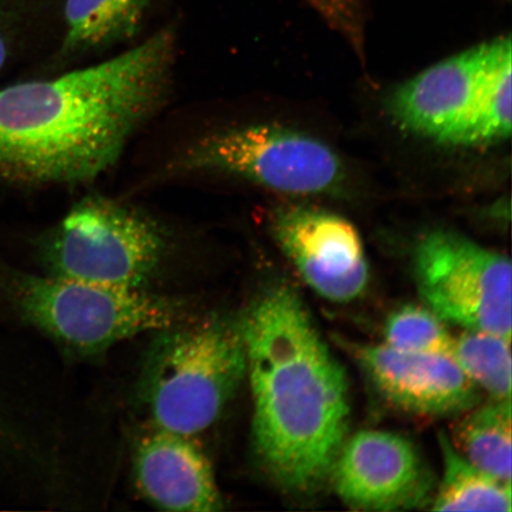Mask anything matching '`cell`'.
Returning a JSON list of instances; mask_svg holds the SVG:
<instances>
[{
  "label": "cell",
  "mask_w": 512,
  "mask_h": 512,
  "mask_svg": "<svg viewBox=\"0 0 512 512\" xmlns=\"http://www.w3.org/2000/svg\"><path fill=\"white\" fill-rule=\"evenodd\" d=\"M313 9L361 50L363 41L364 0H307Z\"/></svg>",
  "instance_id": "cell-19"
},
{
  "label": "cell",
  "mask_w": 512,
  "mask_h": 512,
  "mask_svg": "<svg viewBox=\"0 0 512 512\" xmlns=\"http://www.w3.org/2000/svg\"><path fill=\"white\" fill-rule=\"evenodd\" d=\"M174 28L59 78L0 89V181L78 184L118 162L168 91Z\"/></svg>",
  "instance_id": "cell-1"
},
{
  "label": "cell",
  "mask_w": 512,
  "mask_h": 512,
  "mask_svg": "<svg viewBox=\"0 0 512 512\" xmlns=\"http://www.w3.org/2000/svg\"><path fill=\"white\" fill-rule=\"evenodd\" d=\"M329 479L352 509L413 510L433 498L430 467L411 440L392 432L361 431L345 439Z\"/></svg>",
  "instance_id": "cell-8"
},
{
  "label": "cell",
  "mask_w": 512,
  "mask_h": 512,
  "mask_svg": "<svg viewBox=\"0 0 512 512\" xmlns=\"http://www.w3.org/2000/svg\"><path fill=\"white\" fill-rule=\"evenodd\" d=\"M162 227L138 210L92 195L70 209L43 246L51 277L144 290L166 252Z\"/></svg>",
  "instance_id": "cell-5"
},
{
  "label": "cell",
  "mask_w": 512,
  "mask_h": 512,
  "mask_svg": "<svg viewBox=\"0 0 512 512\" xmlns=\"http://www.w3.org/2000/svg\"><path fill=\"white\" fill-rule=\"evenodd\" d=\"M512 48L509 36L491 40L482 88L462 145L501 142L511 133Z\"/></svg>",
  "instance_id": "cell-16"
},
{
  "label": "cell",
  "mask_w": 512,
  "mask_h": 512,
  "mask_svg": "<svg viewBox=\"0 0 512 512\" xmlns=\"http://www.w3.org/2000/svg\"><path fill=\"white\" fill-rule=\"evenodd\" d=\"M491 41L424 70L390 95V114L407 130L462 145L477 105Z\"/></svg>",
  "instance_id": "cell-10"
},
{
  "label": "cell",
  "mask_w": 512,
  "mask_h": 512,
  "mask_svg": "<svg viewBox=\"0 0 512 512\" xmlns=\"http://www.w3.org/2000/svg\"><path fill=\"white\" fill-rule=\"evenodd\" d=\"M133 467L137 488L153 507L182 512L224 509L213 465L195 437L153 426L138 440Z\"/></svg>",
  "instance_id": "cell-12"
},
{
  "label": "cell",
  "mask_w": 512,
  "mask_h": 512,
  "mask_svg": "<svg viewBox=\"0 0 512 512\" xmlns=\"http://www.w3.org/2000/svg\"><path fill=\"white\" fill-rule=\"evenodd\" d=\"M239 322L256 456L281 488L316 490L329 479L347 439V375L291 287L268 288Z\"/></svg>",
  "instance_id": "cell-2"
},
{
  "label": "cell",
  "mask_w": 512,
  "mask_h": 512,
  "mask_svg": "<svg viewBox=\"0 0 512 512\" xmlns=\"http://www.w3.org/2000/svg\"><path fill=\"white\" fill-rule=\"evenodd\" d=\"M22 317L80 356L102 354L144 332L181 323V305L145 290L22 275L14 283Z\"/></svg>",
  "instance_id": "cell-4"
},
{
  "label": "cell",
  "mask_w": 512,
  "mask_h": 512,
  "mask_svg": "<svg viewBox=\"0 0 512 512\" xmlns=\"http://www.w3.org/2000/svg\"><path fill=\"white\" fill-rule=\"evenodd\" d=\"M163 0H62L59 57L74 59L130 41Z\"/></svg>",
  "instance_id": "cell-13"
},
{
  "label": "cell",
  "mask_w": 512,
  "mask_h": 512,
  "mask_svg": "<svg viewBox=\"0 0 512 512\" xmlns=\"http://www.w3.org/2000/svg\"><path fill=\"white\" fill-rule=\"evenodd\" d=\"M386 344L394 349L451 356L454 337L427 306L403 305L384 325Z\"/></svg>",
  "instance_id": "cell-18"
},
{
  "label": "cell",
  "mask_w": 512,
  "mask_h": 512,
  "mask_svg": "<svg viewBox=\"0 0 512 512\" xmlns=\"http://www.w3.org/2000/svg\"><path fill=\"white\" fill-rule=\"evenodd\" d=\"M416 286L445 323L511 339L512 270L507 255L451 230H433L414 252Z\"/></svg>",
  "instance_id": "cell-7"
},
{
  "label": "cell",
  "mask_w": 512,
  "mask_h": 512,
  "mask_svg": "<svg viewBox=\"0 0 512 512\" xmlns=\"http://www.w3.org/2000/svg\"><path fill=\"white\" fill-rule=\"evenodd\" d=\"M444 473L431 501L435 511H511V485L486 475L460 454L444 433L439 435Z\"/></svg>",
  "instance_id": "cell-15"
},
{
  "label": "cell",
  "mask_w": 512,
  "mask_h": 512,
  "mask_svg": "<svg viewBox=\"0 0 512 512\" xmlns=\"http://www.w3.org/2000/svg\"><path fill=\"white\" fill-rule=\"evenodd\" d=\"M358 361L383 399L407 413L460 415L480 402V390L451 356L394 349L357 350Z\"/></svg>",
  "instance_id": "cell-11"
},
{
  "label": "cell",
  "mask_w": 512,
  "mask_h": 512,
  "mask_svg": "<svg viewBox=\"0 0 512 512\" xmlns=\"http://www.w3.org/2000/svg\"><path fill=\"white\" fill-rule=\"evenodd\" d=\"M271 230L305 283L325 299L348 303L369 281V264L357 229L343 217L307 207L274 210Z\"/></svg>",
  "instance_id": "cell-9"
},
{
  "label": "cell",
  "mask_w": 512,
  "mask_h": 512,
  "mask_svg": "<svg viewBox=\"0 0 512 512\" xmlns=\"http://www.w3.org/2000/svg\"><path fill=\"white\" fill-rule=\"evenodd\" d=\"M511 339L465 330L454 337L451 357L492 399L511 400Z\"/></svg>",
  "instance_id": "cell-17"
},
{
  "label": "cell",
  "mask_w": 512,
  "mask_h": 512,
  "mask_svg": "<svg viewBox=\"0 0 512 512\" xmlns=\"http://www.w3.org/2000/svg\"><path fill=\"white\" fill-rule=\"evenodd\" d=\"M215 172L291 195L335 192L345 171L336 152L309 134L277 125L227 128L197 140L170 166Z\"/></svg>",
  "instance_id": "cell-6"
},
{
  "label": "cell",
  "mask_w": 512,
  "mask_h": 512,
  "mask_svg": "<svg viewBox=\"0 0 512 512\" xmlns=\"http://www.w3.org/2000/svg\"><path fill=\"white\" fill-rule=\"evenodd\" d=\"M8 49H9L8 38H6L5 31L2 27V24H0V68L3 67L6 57H8Z\"/></svg>",
  "instance_id": "cell-20"
},
{
  "label": "cell",
  "mask_w": 512,
  "mask_h": 512,
  "mask_svg": "<svg viewBox=\"0 0 512 512\" xmlns=\"http://www.w3.org/2000/svg\"><path fill=\"white\" fill-rule=\"evenodd\" d=\"M247 377L240 322L210 316L159 331L140 396L162 430L196 437L220 419Z\"/></svg>",
  "instance_id": "cell-3"
},
{
  "label": "cell",
  "mask_w": 512,
  "mask_h": 512,
  "mask_svg": "<svg viewBox=\"0 0 512 512\" xmlns=\"http://www.w3.org/2000/svg\"><path fill=\"white\" fill-rule=\"evenodd\" d=\"M452 444L477 469L511 485V400H494L460 414Z\"/></svg>",
  "instance_id": "cell-14"
}]
</instances>
